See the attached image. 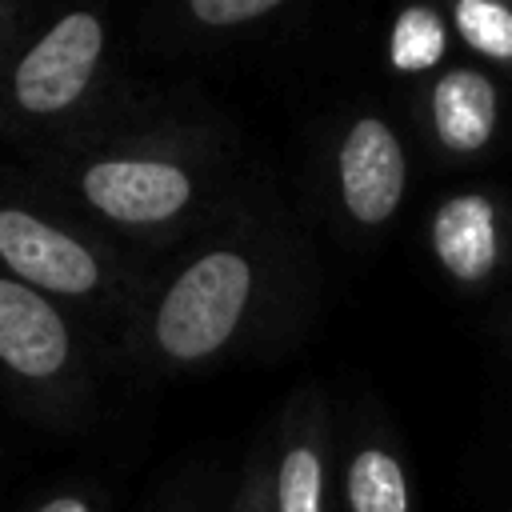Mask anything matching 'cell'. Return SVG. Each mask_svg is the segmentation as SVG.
Wrapping results in <instances>:
<instances>
[{
	"instance_id": "277c9868",
	"label": "cell",
	"mask_w": 512,
	"mask_h": 512,
	"mask_svg": "<svg viewBox=\"0 0 512 512\" xmlns=\"http://www.w3.org/2000/svg\"><path fill=\"white\" fill-rule=\"evenodd\" d=\"M84 196L120 224H156L188 204L192 184L160 160H96L84 172Z\"/></svg>"
},
{
	"instance_id": "8fae6325",
	"label": "cell",
	"mask_w": 512,
	"mask_h": 512,
	"mask_svg": "<svg viewBox=\"0 0 512 512\" xmlns=\"http://www.w3.org/2000/svg\"><path fill=\"white\" fill-rule=\"evenodd\" d=\"M456 24L464 40L496 60H512V12L488 0H464L456 8Z\"/></svg>"
},
{
	"instance_id": "3957f363",
	"label": "cell",
	"mask_w": 512,
	"mask_h": 512,
	"mask_svg": "<svg viewBox=\"0 0 512 512\" xmlns=\"http://www.w3.org/2000/svg\"><path fill=\"white\" fill-rule=\"evenodd\" d=\"M0 264H8L12 280L60 296H84L100 280L96 256L80 240L24 208H0Z\"/></svg>"
},
{
	"instance_id": "8992f818",
	"label": "cell",
	"mask_w": 512,
	"mask_h": 512,
	"mask_svg": "<svg viewBox=\"0 0 512 512\" xmlns=\"http://www.w3.org/2000/svg\"><path fill=\"white\" fill-rule=\"evenodd\" d=\"M340 180H344V200L348 208L376 224L392 216L400 192H404V156L396 136L380 120H360L340 152Z\"/></svg>"
},
{
	"instance_id": "4fadbf2b",
	"label": "cell",
	"mask_w": 512,
	"mask_h": 512,
	"mask_svg": "<svg viewBox=\"0 0 512 512\" xmlns=\"http://www.w3.org/2000/svg\"><path fill=\"white\" fill-rule=\"evenodd\" d=\"M276 8V0H196L192 12L204 20V24H236V20H248V16H260Z\"/></svg>"
},
{
	"instance_id": "ba28073f",
	"label": "cell",
	"mask_w": 512,
	"mask_h": 512,
	"mask_svg": "<svg viewBox=\"0 0 512 512\" xmlns=\"http://www.w3.org/2000/svg\"><path fill=\"white\" fill-rule=\"evenodd\" d=\"M496 120V96L492 84L476 72H448L436 84V128L448 148L472 152L488 140Z\"/></svg>"
},
{
	"instance_id": "5b68a950",
	"label": "cell",
	"mask_w": 512,
	"mask_h": 512,
	"mask_svg": "<svg viewBox=\"0 0 512 512\" xmlns=\"http://www.w3.org/2000/svg\"><path fill=\"white\" fill-rule=\"evenodd\" d=\"M64 316L44 292L0 276V364L24 380H52L68 364Z\"/></svg>"
},
{
	"instance_id": "7a4b0ae2",
	"label": "cell",
	"mask_w": 512,
	"mask_h": 512,
	"mask_svg": "<svg viewBox=\"0 0 512 512\" xmlns=\"http://www.w3.org/2000/svg\"><path fill=\"white\" fill-rule=\"evenodd\" d=\"M104 28L88 12L60 16L16 64L12 72V100L28 116H56L72 108L100 60Z\"/></svg>"
},
{
	"instance_id": "9c48e42d",
	"label": "cell",
	"mask_w": 512,
	"mask_h": 512,
	"mask_svg": "<svg viewBox=\"0 0 512 512\" xmlns=\"http://www.w3.org/2000/svg\"><path fill=\"white\" fill-rule=\"evenodd\" d=\"M352 512H408L400 464L384 452H360L348 472Z\"/></svg>"
},
{
	"instance_id": "6da1fadb",
	"label": "cell",
	"mask_w": 512,
	"mask_h": 512,
	"mask_svg": "<svg viewBox=\"0 0 512 512\" xmlns=\"http://www.w3.org/2000/svg\"><path fill=\"white\" fill-rule=\"evenodd\" d=\"M248 300V264L232 252H212L196 260L164 296L156 316V340L180 360L216 352Z\"/></svg>"
},
{
	"instance_id": "30bf717a",
	"label": "cell",
	"mask_w": 512,
	"mask_h": 512,
	"mask_svg": "<svg viewBox=\"0 0 512 512\" xmlns=\"http://www.w3.org/2000/svg\"><path fill=\"white\" fill-rule=\"evenodd\" d=\"M444 52V28L428 8H408L392 28V64L404 72L436 64Z\"/></svg>"
},
{
	"instance_id": "7c38bea8",
	"label": "cell",
	"mask_w": 512,
	"mask_h": 512,
	"mask_svg": "<svg viewBox=\"0 0 512 512\" xmlns=\"http://www.w3.org/2000/svg\"><path fill=\"white\" fill-rule=\"evenodd\" d=\"M280 512H320V460L308 448L288 452L280 468Z\"/></svg>"
},
{
	"instance_id": "5bb4252c",
	"label": "cell",
	"mask_w": 512,
	"mask_h": 512,
	"mask_svg": "<svg viewBox=\"0 0 512 512\" xmlns=\"http://www.w3.org/2000/svg\"><path fill=\"white\" fill-rule=\"evenodd\" d=\"M36 512H92L84 500H76V496H56V500H48V504H40Z\"/></svg>"
},
{
	"instance_id": "52a82bcc",
	"label": "cell",
	"mask_w": 512,
	"mask_h": 512,
	"mask_svg": "<svg viewBox=\"0 0 512 512\" xmlns=\"http://www.w3.org/2000/svg\"><path fill=\"white\" fill-rule=\"evenodd\" d=\"M436 252L460 280H480L496 260L492 204L484 196L448 200L436 216Z\"/></svg>"
}]
</instances>
